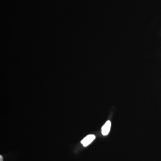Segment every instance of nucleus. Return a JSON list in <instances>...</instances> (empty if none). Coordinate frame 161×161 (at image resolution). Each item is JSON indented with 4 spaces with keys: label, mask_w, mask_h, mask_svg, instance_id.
Masks as SVG:
<instances>
[{
    "label": "nucleus",
    "mask_w": 161,
    "mask_h": 161,
    "mask_svg": "<svg viewBox=\"0 0 161 161\" xmlns=\"http://www.w3.org/2000/svg\"><path fill=\"white\" fill-rule=\"evenodd\" d=\"M95 137H95V135H93V134L87 135L86 137H85L81 141V143L83 145L84 147H86L95 139Z\"/></svg>",
    "instance_id": "f257e3e1"
},
{
    "label": "nucleus",
    "mask_w": 161,
    "mask_h": 161,
    "mask_svg": "<svg viewBox=\"0 0 161 161\" xmlns=\"http://www.w3.org/2000/svg\"><path fill=\"white\" fill-rule=\"evenodd\" d=\"M111 121L110 120H108L102 128V133L103 135V136L108 135L111 130Z\"/></svg>",
    "instance_id": "f03ea898"
},
{
    "label": "nucleus",
    "mask_w": 161,
    "mask_h": 161,
    "mask_svg": "<svg viewBox=\"0 0 161 161\" xmlns=\"http://www.w3.org/2000/svg\"><path fill=\"white\" fill-rule=\"evenodd\" d=\"M0 161H3V157L2 155H0Z\"/></svg>",
    "instance_id": "7ed1b4c3"
}]
</instances>
